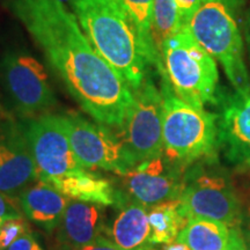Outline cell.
Returning a JSON list of instances; mask_svg holds the SVG:
<instances>
[{
	"mask_svg": "<svg viewBox=\"0 0 250 250\" xmlns=\"http://www.w3.org/2000/svg\"><path fill=\"white\" fill-rule=\"evenodd\" d=\"M71 96L98 123L118 129L132 89L96 51L62 0H7Z\"/></svg>",
	"mask_w": 250,
	"mask_h": 250,
	"instance_id": "cell-1",
	"label": "cell"
},
{
	"mask_svg": "<svg viewBox=\"0 0 250 250\" xmlns=\"http://www.w3.org/2000/svg\"><path fill=\"white\" fill-rule=\"evenodd\" d=\"M86 36L103 59L137 89L151 62L136 27L117 0H71Z\"/></svg>",
	"mask_w": 250,
	"mask_h": 250,
	"instance_id": "cell-2",
	"label": "cell"
},
{
	"mask_svg": "<svg viewBox=\"0 0 250 250\" xmlns=\"http://www.w3.org/2000/svg\"><path fill=\"white\" fill-rule=\"evenodd\" d=\"M156 67L162 80L184 102L204 108L218 101L217 61L197 42L188 26L165 41Z\"/></svg>",
	"mask_w": 250,
	"mask_h": 250,
	"instance_id": "cell-3",
	"label": "cell"
},
{
	"mask_svg": "<svg viewBox=\"0 0 250 250\" xmlns=\"http://www.w3.org/2000/svg\"><path fill=\"white\" fill-rule=\"evenodd\" d=\"M161 94L166 159L182 168L212 156L219 145L217 116L177 98L165 80H162Z\"/></svg>",
	"mask_w": 250,
	"mask_h": 250,
	"instance_id": "cell-4",
	"label": "cell"
},
{
	"mask_svg": "<svg viewBox=\"0 0 250 250\" xmlns=\"http://www.w3.org/2000/svg\"><path fill=\"white\" fill-rule=\"evenodd\" d=\"M188 28L197 42L220 62L234 89H248L245 45L233 0H204L190 19Z\"/></svg>",
	"mask_w": 250,
	"mask_h": 250,
	"instance_id": "cell-5",
	"label": "cell"
},
{
	"mask_svg": "<svg viewBox=\"0 0 250 250\" xmlns=\"http://www.w3.org/2000/svg\"><path fill=\"white\" fill-rule=\"evenodd\" d=\"M132 102L117 133L134 167L164 154V99L160 90L147 78L132 90Z\"/></svg>",
	"mask_w": 250,
	"mask_h": 250,
	"instance_id": "cell-6",
	"label": "cell"
},
{
	"mask_svg": "<svg viewBox=\"0 0 250 250\" xmlns=\"http://www.w3.org/2000/svg\"><path fill=\"white\" fill-rule=\"evenodd\" d=\"M0 76L21 116L37 117L57 102L45 67L26 49L6 50L0 58Z\"/></svg>",
	"mask_w": 250,
	"mask_h": 250,
	"instance_id": "cell-7",
	"label": "cell"
},
{
	"mask_svg": "<svg viewBox=\"0 0 250 250\" xmlns=\"http://www.w3.org/2000/svg\"><path fill=\"white\" fill-rule=\"evenodd\" d=\"M180 211L187 220L204 218L235 227L240 221V202L227 179L215 170L197 167L184 176Z\"/></svg>",
	"mask_w": 250,
	"mask_h": 250,
	"instance_id": "cell-8",
	"label": "cell"
},
{
	"mask_svg": "<svg viewBox=\"0 0 250 250\" xmlns=\"http://www.w3.org/2000/svg\"><path fill=\"white\" fill-rule=\"evenodd\" d=\"M61 120L72 149L85 169L101 168L124 175L133 167L120 136L112 127L92 123L74 114L61 115Z\"/></svg>",
	"mask_w": 250,
	"mask_h": 250,
	"instance_id": "cell-9",
	"label": "cell"
},
{
	"mask_svg": "<svg viewBox=\"0 0 250 250\" xmlns=\"http://www.w3.org/2000/svg\"><path fill=\"white\" fill-rule=\"evenodd\" d=\"M24 127L36 165L37 180L49 182L85 169L72 149L61 115H40L31 118Z\"/></svg>",
	"mask_w": 250,
	"mask_h": 250,
	"instance_id": "cell-10",
	"label": "cell"
},
{
	"mask_svg": "<svg viewBox=\"0 0 250 250\" xmlns=\"http://www.w3.org/2000/svg\"><path fill=\"white\" fill-rule=\"evenodd\" d=\"M121 176L124 195L145 206L180 199L184 188L182 168L164 154L140 162Z\"/></svg>",
	"mask_w": 250,
	"mask_h": 250,
	"instance_id": "cell-11",
	"label": "cell"
},
{
	"mask_svg": "<svg viewBox=\"0 0 250 250\" xmlns=\"http://www.w3.org/2000/svg\"><path fill=\"white\" fill-rule=\"evenodd\" d=\"M37 180L36 165L26 127L9 118L0 120V192L19 202L24 188Z\"/></svg>",
	"mask_w": 250,
	"mask_h": 250,
	"instance_id": "cell-12",
	"label": "cell"
},
{
	"mask_svg": "<svg viewBox=\"0 0 250 250\" xmlns=\"http://www.w3.org/2000/svg\"><path fill=\"white\" fill-rule=\"evenodd\" d=\"M217 122L219 145L228 160L250 166V87L225 100Z\"/></svg>",
	"mask_w": 250,
	"mask_h": 250,
	"instance_id": "cell-13",
	"label": "cell"
},
{
	"mask_svg": "<svg viewBox=\"0 0 250 250\" xmlns=\"http://www.w3.org/2000/svg\"><path fill=\"white\" fill-rule=\"evenodd\" d=\"M58 241L68 250L85 247L107 235L105 206L71 201L58 226Z\"/></svg>",
	"mask_w": 250,
	"mask_h": 250,
	"instance_id": "cell-14",
	"label": "cell"
},
{
	"mask_svg": "<svg viewBox=\"0 0 250 250\" xmlns=\"http://www.w3.org/2000/svg\"><path fill=\"white\" fill-rule=\"evenodd\" d=\"M120 211L108 226L105 237L123 250H152L151 225L145 205L117 192Z\"/></svg>",
	"mask_w": 250,
	"mask_h": 250,
	"instance_id": "cell-15",
	"label": "cell"
},
{
	"mask_svg": "<svg viewBox=\"0 0 250 250\" xmlns=\"http://www.w3.org/2000/svg\"><path fill=\"white\" fill-rule=\"evenodd\" d=\"M70 202L68 197L41 180L30 183L19 196V205L26 218L48 233L57 229Z\"/></svg>",
	"mask_w": 250,
	"mask_h": 250,
	"instance_id": "cell-16",
	"label": "cell"
},
{
	"mask_svg": "<svg viewBox=\"0 0 250 250\" xmlns=\"http://www.w3.org/2000/svg\"><path fill=\"white\" fill-rule=\"evenodd\" d=\"M46 183L72 201L93 203L105 208L115 205L117 201V191L110 181L86 169L50 180Z\"/></svg>",
	"mask_w": 250,
	"mask_h": 250,
	"instance_id": "cell-17",
	"label": "cell"
},
{
	"mask_svg": "<svg viewBox=\"0 0 250 250\" xmlns=\"http://www.w3.org/2000/svg\"><path fill=\"white\" fill-rule=\"evenodd\" d=\"M228 239L227 225L210 219L191 218L176 240L186 243L190 250H226Z\"/></svg>",
	"mask_w": 250,
	"mask_h": 250,
	"instance_id": "cell-18",
	"label": "cell"
},
{
	"mask_svg": "<svg viewBox=\"0 0 250 250\" xmlns=\"http://www.w3.org/2000/svg\"><path fill=\"white\" fill-rule=\"evenodd\" d=\"M148 220L151 225L149 243L152 246L175 241L188 223L180 211V199L151 206Z\"/></svg>",
	"mask_w": 250,
	"mask_h": 250,
	"instance_id": "cell-19",
	"label": "cell"
},
{
	"mask_svg": "<svg viewBox=\"0 0 250 250\" xmlns=\"http://www.w3.org/2000/svg\"><path fill=\"white\" fill-rule=\"evenodd\" d=\"M182 27L176 0H154L153 1L151 36L158 61L165 41L176 34Z\"/></svg>",
	"mask_w": 250,
	"mask_h": 250,
	"instance_id": "cell-20",
	"label": "cell"
},
{
	"mask_svg": "<svg viewBox=\"0 0 250 250\" xmlns=\"http://www.w3.org/2000/svg\"><path fill=\"white\" fill-rule=\"evenodd\" d=\"M117 1L126 12L127 17L130 18L133 26L138 31V35L146 50L151 65L156 66L158 58H156V52L151 36L152 11L154 0H117Z\"/></svg>",
	"mask_w": 250,
	"mask_h": 250,
	"instance_id": "cell-21",
	"label": "cell"
},
{
	"mask_svg": "<svg viewBox=\"0 0 250 250\" xmlns=\"http://www.w3.org/2000/svg\"><path fill=\"white\" fill-rule=\"evenodd\" d=\"M30 232L23 217L13 218L0 226V250H7L23 234Z\"/></svg>",
	"mask_w": 250,
	"mask_h": 250,
	"instance_id": "cell-22",
	"label": "cell"
},
{
	"mask_svg": "<svg viewBox=\"0 0 250 250\" xmlns=\"http://www.w3.org/2000/svg\"><path fill=\"white\" fill-rule=\"evenodd\" d=\"M15 203L17 202L0 192V226L9 219L22 217L18 206H15Z\"/></svg>",
	"mask_w": 250,
	"mask_h": 250,
	"instance_id": "cell-23",
	"label": "cell"
},
{
	"mask_svg": "<svg viewBox=\"0 0 250 250\" xmlns=\"http://www.w3.org/2000/svg\"><path fill=\"white\" fill-rule=\"evenodd\" d=\"M177 6H179L180 18L182 26H188L190 19L195 14V12L199 8L204 0H176Z\"/></svg>",
	"mask_w": 250,
	"mask_h": 250,
	"instance_id": "cell-24",
	"label": "cell"
},
{
	"mask_svg": "<svg viewBox=\"0 0 250 250\" xmlns=\"http://www.w3.org/2000/svg\"><path fill=\"white\" fill-rule=\"evenodd\" d=\"M7 250H43L34 239L33 234L28 232L20 236L17 241L12 243Z\"/></svg>",
	"mask_w": 250,
	"mask_h": 250,
	"instance_id": "cell-25",
	"label": "cell"
},
{
	"mask_svg": "<svg viewBox=\"0 0 250 250\" xmlns=\"http://www.w3.org/2000/svg\"><path fill=\"white\" fill-rule=\"evenodd\" d=\"M73 250H123L120 248L117 245H115L114 242L107 239L105 236L99 237L98 240L89 243L85 247H81V248H77Z\"/></svg>",
	"mask_w": 250,
	"mask_h": 250,
	"instance_id": "cell-26",
	"label": "cell"
},
{
	"mask_svg": "<svg viewBox=\"0 0 250 250\" xmlns=\"http://www.w3.org/2000/svg\"><path fill=\"white\" fill-rule=\"evenodd\" d=\"M226 250H248L245 240L242 239L241 234H240L236 227H233L229 229V239H228Z\"/></svg>",
	"mask_w": 250,
	"mask_h": 250,
	"instance_id": "cell-27",
	"label": "cell"
},
{
	"mask_svg": "<svg viewBox=\"0 0 250 250\" xmlns=\"http://www.w3.org/2000/svg\"><path fill=\"white\" fill-rule=\"evenodd\" d=\"M245 40H246V46L247 51H248V56L250 59V9L247 13L246 21H245Z\"/></svg>",
	"mask_w": 250,
	"mask_h": 250,
	"instance_id": "cell-28",
	"label": "cell"
},
{
	"mask_svg": "<svg viewBox=\"0 0 250 250\" xmlns=\"http://www.w3.org/2000/svg\"><path fill=\"white\" fill-rule=\"evenodd\" d=\"M162 250H190V249L186 243L175 240V241L168 243V245H164V249Z\"/></svg>",
	"mask_w": 250,
	"mask_h": 250,
	"instance_id": "cell-29",
	"label": "cell"
},
{
	"mask_svg": "<svg viewBox=\"0 0 250 250\" xmlns=\"http://www.w3.org/2000/svg\"><path fill=\"white\" fill-rule=\"evenodd\" d=\"M247 239H248V242H249V246H250V224H249V227H248V232H247Z\"/></svg>",
	"mask_w": 250,
	"mask_h": 250,
	"instance_id": "cell-30",
	"label": "cell"
}]
</instances>
